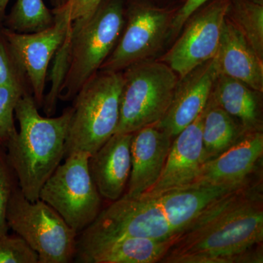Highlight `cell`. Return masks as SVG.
<instances>
[{
	"instance_id": "obj_1",
	"label": "cell",
	"mask_w": 263,
	"mask_h": 263,
	"mask_svg": "<svg viewBox=\"0 0 263 263\" xmlns=\"http://www.w3.org/2000/svg\"><path fill=\"white\" fill-rule=\"evenodd\" d=\"M262 179L216 200L187 226L160 262L262 263Z\"/></svg>"
},
{
	"instance_id": "obj_2",
	"label": "cell",
	"mask_w": 263,
	"mask_h": 263,
	"mask_svg": "<svg viewBox=\"0 0 263 263\" xmlns=\"http://www.w3.org/2000/svg\"><path fill=\"white\" fill-rule=\"evenodd\" d=\"M126 20L124 0H103L86 22L71 25L55 54L51 87L43 108L48 117L56 112L57 100L70 101L100 70L113 51Z\"/></svg>"
},
{
	"instance_id": "obj_3",
	"label": "cell",
	"mask_w": 263,
	"mask_h": 263,
	"mask_svg": "<svg viewBox=\"0 0 263 263\" xmlns=\"http://www.w3.org/2000/svg\"><path fill=\"white\" fill-rule=\"evenodd\" d=\"M29 93L15 108L19 131L5 147L19 188L29 201L39 200L40 192L65 158V141L72 113V106L57 117L40 114Z\"/></svg>"
},
{
	"instance_id": "obj_4",
	"label": "cell",
	"mask_w": 263,
	"mask_h": 263,
	"mask_svg": "<svg viewBox=\"0 0 263 263\" xmlns=\"http://www.w3.org/2000/svg\"><path fill=\"white\" fill-rule=\"evenodd\" d=\"M122 86V71L99 70L81 88L73 99L65 158L77 152L91 155L115 134Z\"/></svg>"
},
{
	"instance_id": "obj_5",
	"label": "cell",
	"mask_w": 263,
	"mask_h": 263,
	"mask_svg": "<svg viewBox=\"0 0 263 263\" xmlns=\"http://www.w3.org/2000/svg\"><path fill=\"white\" fill-rule=\"evenodd\" d=\"M120 116L116 133H133L157 124L168 110L178 76L165 62H138L122 71Z\"/></svg>"
},
{
	"instance_id": "obj_6",
	"label": "cell",
	"mask_w": 263,
	"mask_h": 263,
	"mask_svg": "<svg viewBox=\"0 0 263 263\" xmlns=\"http://www.w3.org/2000/svg\"><path fill=\"white\" fill-rule=\"evenodd\" d=\"M7 222L37 254L38 263L74 260L79 234L46 202L27 200L19 186L10 197Z\"/></svg>"
},
{
	"instance_id": "obj_7",
	"label": "cell",
	"mask_w": 263,
	"mask_h": 263,
	"mask_svg": "<svg viewBox=\"0 0 263 263\" xmlns=\"http://www.w3.org/2000/svg\"><path fill=\"white\" fill-rule=\"evenodd\" d=\"M90 154L77 152L65 158L40 192L39 199L53 208L80 234L102 211V197L89 173Z\"/></svg>"
},
{
	"instance_id": "obj_8",
	"label": "cell",
	"mask_w": 263,
	"mask_h": 263,
	"mask_svg": "<svg viewBox=\"0 0 263 263\" xmlns=\"http://www.w3.org/2000/svg\"><path fill=\"white\" fill-rule=\"evenodd\" d=\"M178 235L153 199L123 195L102 209L95 220L78 235L77 245L120 237L167 240Z\"/></svg>"
},
{
	"instance_id": "obj_9",
	"label": "cell",
	"mask_w": 263,
	"mask_h": 263,
	"mask_svg": "<svg viewBox=\"0 0 263 263\" xmlns=\"http://www.w3.org/2000/svg\"><path fill=\"white\" fill-rule=\"evenodd\" d=\"M171 13L166 10L133 5L126 11L122 34L100 70L122 72L147 60L168 37Z\"/></svg>"
},
{
	"instance_id": "obj_10",
	"label": "cell",
	"mask_w": 263,
	"mask_h": 263,
	"mask_svg": "<svg viewBox=\"0 0 263 263\" xmlns=\"http://www.w3.org/2000/svg\"><path fill=\"white\" fill-rule=\"evenodd\" d=\"M230 2L217 0L193 17L164 62L183 79L216 57Z\"/></svg>"
},
{
	"instance_id": "obj_11",
	"label": "cell",
	"mask_w": 263,
	"mask_h": 263,
	"mask_svg": "<svg viewBox=\"0 0 263 263\" xmlns=\"http://www.w3.org/2000/svg\"><path fill=\"white\" fill-rule=\"evenodd\" d=\"M54 22L40 32L17 33L5 29L3 32L25 70L32 96L38 108H42L48 66L68 35L70 21L62 8L52 9Z\"/></svg>"
},
{
	"instance_id": "obj_12",
	"label": "cell",
	"mask_w": 263,
	"mask_h": 263,
	"mask_svg": "<svg viewBox=\"0 0 263 263\" xmlns=\"http://www.w3.org/2000/svg\"><path fill=\"white\" fill-rule=\"evenodd\" d=\"M262 157V132L247 133L226 152L204 162L188 186H245L254 180Z\"/></svg>"
},
{
	"instance_id": "obj_13",
	"label": "cell",
	"mask_w": 263,
	"mask_h": 263,
	"mask_svg": "<svg viewBox=\"0 0 263 263\" xmlns=\"http://www.w3.org/2000/svg\"><path fill=\"white\" fill-rule=\"evenodd\" d=\"M203 110L173 139L160 179L141 197L160 196L167 192L186 187L193 182L205 162L202 136Z\"/></svg>"
},
{
	"instance_id": "obj_14",
	"label": "cell",
	"mask_w": 263,
	"mask_h": 263,
	"mask_svg": "<svg viewBox=\"0 0 263 263\" xmlns=\"http://www.w3.org/2000/svg\"><path fill=\"white\" fill-rule=\"evenodd\" d=\"M218 75L215 57L181 79L167 113L155 125L174 139L202 113Z\"/></svg>"
},
{
	"instance_id": "obj_15",
	"label": "cell",
	"mask_w": 263,
	"mask_h": 263,
	"mask_svg": "<svg viewBox=\"0 0 263 263\" xmlns=\"http://www.w3.org/2000/svg\"><path fill=\"white\" fill-rule=\"evenodd\" d=\"M173 138L154 125L133 133L131 142V172L124 196L138 198L160 179Z\"/></svg>"
},
{
	"instance_id": "obj_16",
	"label": "cell",
	"mask_w": 263,
	"mask_h": 263,
	"mask_svg": "<svg viewBox=\"0 0 263 263\" xmlns=\"http://www.w3.org/2000/svg\"><path fill=\"white\" fill-rule=\"evenodd\" d=\"M133 133H115L90 155L88 166L102 198L114 202L125 193L131 172Z\"/></svg>"
},
{
	"instance_id": "obj_17",
	"label": "cell",
	"mask_w": 263,
	"mask_h": 263,
	"mask_svg": "<svg viewBox=\"0 0 263 263\" xmlns=\"http://www.w3.org/2000/svg\"><path fill=\"white\" fill-rule=\"evenodd\" d=\"M178 236L167 240L120 237L78 245L74 260L82 263L160 262Z\"/></svg>"
},
{
	"instance_id": "obj_18",
	"label": "cell",
	"mask_w": 263,
	"mask_h": 263,
	"mask_svg": "<svg viewBox=\"0 0 263 263\" xmlns=\"http://www.w3.org/2000/svg\"><path fill=\"white\" fill-rule=\"evenodd\" d=\"M216 59L219 73L241 81L252 89L262 92V60L228 15L223 24Z\"/></svg>"
},
{
	"instance_id": "obj_19",
	"label": "cell",
	"mask_w": 263,
	"mask_h": 263,
	"mask_svg": "<svg viewBox=\"0 0 263 263\" xmlns=\"http://www.w3.org/2000/svg\"><path fill=\"white\" fill-rule=\"evenodd\" d=\"M32 94L28 78L0 24V146L17 133L15 108L24 95Z\"/></svg>"
},
{
	"instance_id": "obj_20",
	"label": "cell",
	"mask_w": 263,
	"mask_h": 263,
	"mask_svg": "<svg viewBox=\"0 0 263 263\" xmlns=\"http://www.w3.org/2000/svg\"><path fill=\"white\" fill-rule=\"evenodd\" d=\"M242 186H187L147 198L155 200L170 226L179 235L209 205Z\"/></svg>"
},
{
	"instance_id": "obj_21",
	"label": "cell",
	"mask_w": 263,
	"mask_h": 263,
	"mask_svg": "<svg viewBox=\"0 0 263 263\" xmlns=\"http://www.w3.org/2000/svg\"><path fill=\"white\" fill-rule=\"evenodd\" d=\"M259 93L241 81L219 73L210 97L238 121L247 133H252L262 132Z\"/></svg>"
},
{
	"instance_id": "obj_22",
	"label": "cell",
	"mask_w": 263,
	"mask_h": 263,
	"mask_svg": "<svg viewBox=\"0 0 263 263\" xmlns=\"http://www.w3.org/2000/svg\"><path fill=\"white\" fill-rule=\"evenodd\" d=\"M203 112L202 145L204 161L207 162L226 152L249 133L211 97Z\"/></svg>"
},
{
	"instance_id": "obj_23",
	"label": "cell",
	"mask_w": 263,
	"mask_h": 263,
	"mask_svg": "<svg viewBox=\"0 0 263 263\" xmlns=\"http://www.w3.org/2000/svg\"><path fill=\"white\" fill-rule=\"evenodd\" d=\"M54 22L52 10L43 0H17L2 25L17 33H34L44 30Z\"/></svg>"
},
{
	"instance_id": "obj_24",
	"label": "cell",
	"mask_w": 263,
	"mask_h": 263,
	"mask_svg": "<svg viewBox=\"0 0 263 263\" xmlns=\"http://www.w3.org/2000/svg\"><path fill=\"white\" fill-rule=\"evenodd\" d=\"M232 11L231 18L245 36L249 45L259 58H263V8L262 5L252 2L240 0L235 3Z\"/></svg>"
},
{
	"instance_id": "obj_25",
	"label": "cell",
	"mask_w": 263,
	"mask_h": 263,
	"mask_svg": "<svg viewBox=\"0 0 263 263\" xmlns=\"http://www.w3.org/2000/svg\"><path fill=\"white\" fill-rule=\"evenodd\" d=\"M18 187V181L12 168L4 147L0 146V236L8 234L7 211L10 197Z\"/></svg>"
},
{
	"instance_id": "obj_26",
	"label": "cell",
	"mask_w": 263,
	"mask_h": 263,
	"mask_svg": "<svg viewBox=\"0 0 263 263\" xmlns=\"http://www.w3.org/2000/svg\"><path fill=\"white\" fill-rule=\"evenodd\" d=\"M0 263H38V255L18 235L0 236Z\"/></svg>"
},
{
	"instance_id": "obj_27",
	"label": "cell",
	"mask_w": 263,
	"mask_h": 263,
	"mask_svg": "<svg viewBox=\"0 0 263 263\" xmlns=\"http://www.w3.org/2000/svg\"><path fill=\"white\" fill-rule=\"evenodd\" d=\"M103 0H66L61 8L72 24L86 22L99 8Z\"/></svg>"
},
{
	"instance_id": "obj_28",
	"label": "cell",
	"mask_w": 263,
	"mask_h": 263,
	"mask_svg": "<svg viewBox=\"0 0 263 263\" xmlns=\"http://www.w3.org/2000/svg\"><path fill=\"white\" fill-rule=\"evenodd\" d=\"M208 1L209 0H186L184 4L171 20L168 37L178 34L189 19Z\"/></svg>"
},
{
	"instance_id": "obj_29",
	"label": "cell",
	"mask_w": 263,
	"mask_h": 263,
	"mask_svg": "<svg viewBox=\"0 0 263 263\" xmlns=\"http://www.w3.org/2000/svg\"><path fill=\"white\" fill-rule=\"evenodd\" d=\"M10 0H0V24L3 23L5 15H6V9Z\"/></svg>"
},
{
	"instance_id": "obj_30",
	"label": "cell",
	"mask_w": 263,
	"mask_h": 263,
	"mask_svg": "<svg viewBox=\"0 0 263 263\" xmlns=\"http://www.w3.org/2000/svg\"><path fill=\"white\" fill-rule=\"evenodd\" d=\"M66 2V0H51V3L53 8H59L62 6Z\"/></svg>"
}]
</instances>
